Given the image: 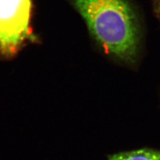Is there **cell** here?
<instances>
[{
    "label": "cell",
    "instance_id": "cell-2",
    "mask_svg": "<svg viewBox=\"0 0 160 160\" xmlns=\"http://www.w3.org/2000/svg\"><path fill=\"white\" fill-rule=\"evenodd\" d=\"M32 0H0V57L11 59L36 40L32 28Z\"/></svg>",
    "mask_w": 160,
    "mask_h": 160
},
{
    "label": "cell",
    "instance_id": "cell-1",
    "mask_svg": "<svg viewBox=\"0 0 160 160\" xmlns=\"http://www.w3.org/2000/svg\"><path fill=\"white\" fill-rule=\"evenodd\" d=\"M97 41L126 62L136 58L139 31L137 17L127 0H72Z\"/></svg>",
    "mask_w": 160,
    "mask_h": 160
},
{
    "label": "cell",
    "instance_id": "cell-3",
    "mask_svg": "<svg viewBox=\"0 0 160 160\" xmlns=\"http://www.w3.org/2000/svg\"><path fill=\"white\" fill-rule=\"evenodd\" d=\"M108 160H160V149L142 148L108 156Z\"/></svg>",
    "mask_w": 160,
    "mask_h": 160
},
{
    "label": "cell",
    "instance_id": "cell-4",
    "mask_svg": "<svg viewBox=\"0 0 160 160\" xmlns=\"http://www.w3.org/2000/svg\"><path fill=\"white\" fill-rule=\"evenodd\" d=\"M155 3H156V11L160 18V0H155Z\"/></svg>",
    "mask_w": 160,
    "mask_h": 160
}]
</instances>
